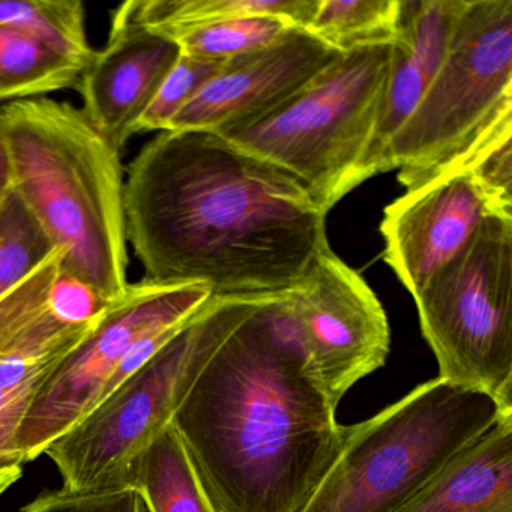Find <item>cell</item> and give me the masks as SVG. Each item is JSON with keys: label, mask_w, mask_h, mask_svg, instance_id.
<instances>
[{"label": "cell", "mask_w": 512, "mask_h": 512, "mask_svg": "<svg viewBox=\"0 0 512 512\" xmlns=\"http://www.w3.org/2000/svg\"><path fill=\"white\" fill-rule=\"evenodd\" d=\"M124 209L146 280L214 296L280 295L329 247L313 193L214 131H161L130 164Z\"/></svg>", "instance_id": "1"}, {"label": "cell", "mask_w": 512, "mask_h": 512, "mask_svg": "<svg viewBox=\"0 0 512 512\" xmlns=\"http://www.w3.org/2000/svg\"><path fill=\"white\" fill-rule=\"evenodd\" d=\"M335 415L280 293L221 344L172 425L221 512H299L340 448Z\"/></svg>", "instance_id": "2"}, {"label": "cell", "mask_w": 512, "mask_h": 512, "mask_svg": "<svg viewBox=\"0 0 512 512\" xmlns=\"http://www.w3.org/2000/svg\"><path fill=\"white\" fill-rule=\"evenodd\" d=\"M13 190L61 251V269L109 302L127 292L121 152L82 109L52 98L0 107Z\"/></svg>", "instance_id": "3"}, {"label": "cell", "mask_w": 512, "mask_h": 512, "mask_svg": "<svg viewBox=\"0 0 512 512\" xmlns=\"http://www.w3.org/2000/svg\"><path fill=\"white\" fill-rule=\"evenodd\" d=\"M502 416L487 395L428 380L343 425L340 448L299 512H398Z\"/></svg>", "instance_id": "4"}, {"label": "cell", "mask_w": 512, "mask_h": 512, "mask_svg": "<svg viewBox=\"0 0 512 512\" xmlns=\"http://www.w3.org/2000/svg\"><path fill=\"white\" fill-rule=\"evenodd\" d=\"M272 295L212 296L172 340L104 397L44 454L73 493L128 488L131 467L172 425L221 344Z\"/></svg>", "instance_id": "5"}, {"label": "cell", "mask_w": 512, "mask_h": 512, "mask_svg": "<svg viewBox=\"0 0 512 512\" xmlns=\"http://www.w3.org/2000/svg\"><path fill=\"white\" fill-rule=\"evenodd\" d=\"M512 133V0H467L448 53L422 100L383 152L413 191Z\"/></svg>", "instance_id": "6"}, {"label": "cell", "mask_w": 512, "mask_h": 512, "mask_svg": "<svg viewBox=\"0 0 512 512\" xmlns=\"http://www.w3.org/2000/svg\"><path fill=\"white\" fill-rule=\"evenodd\" d=\"M391 44L344 53L268 112L214 133L302 182L331 211L370 179Z\"/></svg>", "instance_id": "7"}, {"label": "cell", "mask_w": 512, "mask_h": 512, "mask_svg": "<svg viewBox=\"0 0 512 512\" xmlns=\"http://www.w3.org/2000/svg\"><path fill=\"white\" fill-rule=\"evenodd\" d=\"M439 379L512 416V215H491L415 296Z\"/></svg>", "instance_id": "8"}, {"label": "cell", "mask_w": 512, "mask_h": 512, "mask_svg": "<svg viewBox=\"0 0 512 512\" xmlns=\"http://www.w3.org/2000/svg\"><path fill=\"white\" fill-rule=\"evenodd\" d=\"M212 296L205 284H160L146 278L130 284L35 391L17 433L23 463L43 455L103 400L110 380L143 338L185 325Z\"/></svg>", "instance_id": "9"}, {"label": "cell", "mask_w": 512, "mask_h": 512, "mask_svg": "<svg viewBox=\"0 0 512 512\" xmlns=\"http://www.w3.org/2000/svg\"><path fill=\"white\" fill-rule=\"evenodd\" d=\"M283 308L305 368L335 407L385 365L391 328L382 302L331 247L283 293Z\"/></svg>", "instance_id": "10"}, {"label": "cell", "mask_w": 512, "mask_h": 512, "mask_svg": "<svg viewBox=\"0 0 512 512\" xmlns=\"http://www.w3.org/2000/svg\"><path fill=\"white\" fill-rule=\"evenodd\" d=\"M500 212L470 167L461 166L424 187L406 191L385 209L383 260L415 298L437 271Z\"/></svg>", "instance_id": "11"}, {"label": "cell", "mask_w": 512, "mask_h": 512, "mask_svg": "<svg viewBox=\"0 0 512 512\" xmlns=\"http://www.w3.org/2000/svg\"><path fill=\"white\" fill-rule=\"evenodd\" d=\"M181 55L176 41L137 19L134 0L115 11L109 41L86 65L77 91L83 112L116 151L137 134L140 119Z\"/></svg>", "instance_id": "12"}, {"label": "cell", "mask_w": 512, "mask_h": 512, "mask_svg": "<svg viewBox=\"0 0 512 512\" xmlns=\"http://www.w3.org/2000/svg\"><path fill=\"white\" fill-rule=\"evenodd\" d=\"M343 55L307 29H290L275 43L230 59L166 131H217L268 112Z\"/></svg>", "instance_id": "13"}, {"label": "cell", "mask_w": 512, "mask_h": 512, "mask_svg": "<svg viewBox=\"0 0 512 512\" xmlns=\"http://www.w3.org/2000/svg\"><path fill=\"white\" fill-rule=\"evenodd\" d=\"M55 251L0 296V359H41L70 352L112 302L64 274Z\"/></svg>", "instance_id": "14"}, {"label": "cell", "mask_w": 512, "mask_h": 512, "mask_svg": "<svg viewBox=\"0 0 512 512\" xmlns=\"http://www.w3.org/2000/svg\"><path fill=\"white\" fill-rule=\"evenodd\" d=\"M467 0H400L379 122L368 154L371 176L383 152L427 92L448 53Z\"/></svg>", "instance_id": "15"}, {"label": "cell", "mask_w": 512, "mask_h": 512, "mask_svg": "<svg viewBox=\"0 0 512 512\" xmlns=\"http://www.w3.org/2000/svg\"><path fill=\"white\" fill-rule=\"evenodd\" d=\"M398 512H512V418L461 449Z\"/></svg>", "instance_id": "16"}, {"label": "cell", "mask_w": 512, "mask_h": 512, "mask_svg": "<svg viewBox=\"0 0 512 512\" xmlns=\"http://www.w3.org/2000/svg\"><path fill=\"white\" fill-rule=\"evenodd\" d=\"M148 512H221L173 425L137 458L127 481Z\"/></svg>", "instance_id": "17"}, {"label": "cell", "mask_w": 512, "mask_h": 512, "mask_svg": "<svg viewBox=\"0 0 512 512\" xmlns=\"http://www.w3.org/2000/svg\"><path fill=\"white\" fill-rule=\"evenodd\" d=\"M85 67L46 41L0 25V103L79 88Z\"/></svg>", "instance_id": "18"}, {"label": "cell", "mask_w": 512, "mask_h": 512, "mask_svg": "<svg viewBox=\"0 0 512 512\" xmlns=\"http://www.w3.org/2000/svg\"><path fill=\"white\" fill-rule=\"evenodd\" d=\"M137 19L158 34L244 17L277 16L307 28L320 0H134Z\"/></svg>", "instance_id": "19"}, {"label": "cell", "mask_w": 512, "mask_h": 512, "mask_svg": "<svg viewBox=\"0 0 512 512\" xmlns=\"http://www.w3.org/2000/svg\"><path fill=\"white\" fill-rule=\"evenodd\" d=\"M400 0H320L307 31L341 53L392 44Z\"/></svg>", "instance_id": "20"}, {"label": "cell", "mask_w": 512, "mask_h": 512, "mask_svg": "<svg viewBox=\"0 0 512 512\" xmlns=\"http://www.w3.org/2000/svg\"><path fill=\"white\" fill-rule=\"evenodd\" d=\"M0 25L46 41L85 68L94 58L85 7L77 0H0Z\"/></svg>", "instance_id": "21"}, {"label": "cell", "mask_w": 512, "mask_h": 512, "mask_svg": "<svg viewBox=\"0 0 512 512\" xmlns=\"http://www.w3.org/2000/svg\"><path fill=\"white\" fill-rule=\"evenodd\" d=\"M293 28L298 26L284 17L257 16L196 26L167 37L176 41L184 55L200 59H230L263 49Z\"/></svg>", "instance_id": "22"}, {"label": "cell", "mask_w": 512, "mask_h": 512, "mask_svg": "<svg viewBox=\"0 0 512 512\" xmlns=\"http://www.w3.org/2000/svg\"><path fill=\"white\" fill-rule=\"evenodd\" d=\"M58 251L22 197L11 190L0 203V296Z\"/></svg>", "instance_id": "23"}, {"label": "cell", "mask_w": 512, "mask_h": 512, "mask_svg": "<svg viewBox=\"0 0 512 512\" xmlns=\"http://www.w3.org/2000/svg\"><path fill=\"white\" fill-rule=\"evenodd\" d=\"M67 353L41 359H0V469L22 466L17 433L38 386Z\"/></svg>", "instance_id": "24"}, {"label": "cell", "mask_w": 512, "mask_h": 512, "mask_svg": "<svg viewBox=\"0 0 512 512\" xmlns=\"http://www.w3.org/2000/svg\"><path fill=\"white\" fill-rule=\"evenodd\" d=\"M232 59V58H230ZM230 59H200L182 53L157 97L137 125V134L166 131L170 122L215 79Z\"/></svg>", "instance_id": "25"}, {"label": "cell", "mask_w": 512, "mask_h": 512, "mask_svg": "<svg viewBox=\"0 0 512 512\" xmlns=\"http://www.w3.org/2000/svg\"><path fill=\"white\" fill-rule=\"evenodd\" d=\"M20 512H148L134 488L73 493L59 490L44 494Z\"/></svg>", "instance_id": "26"}, {"label": "cell", "mask_w": 512, "mask_h": 512, "mask_svg": "<svg viewBox=\"0 0 512 512\" xmlns=\"http://www.w3.org/2000/svg\"><path fill=\"white\" fill-rule=\"evenodd\" d=\"M467 166L494 206L503 214L512 215V133L485 145Z\"/></svg>", "instance_id": "27"}, {"label": "cell", "mask_w": 512, "mask_h": 512, "mask_svg": "<svg viewBox=\"0 0 512 512\" xmlns=\"http://www.w3.org/2000/svg\"><path fill=\"white\" fill-rule=\"evenodd\" d=\"M13 190V160L7 137L0 128V203Z\"/></svg>", "instance_id": "28"}, {"label": "cell", "mask_w": 512, "mask_h": 512, "mask_svg": "<svg viewBox=\"0 0 512 512\" xmlns=\"http://www.w3.org/2000/svg\"><path fill=\"white\" fill-rule=\"evenodd\" d=\"M22 476V466L0 469V494L7 491Z\"/></svg>", "instance_id": "29"}]
</instances>
